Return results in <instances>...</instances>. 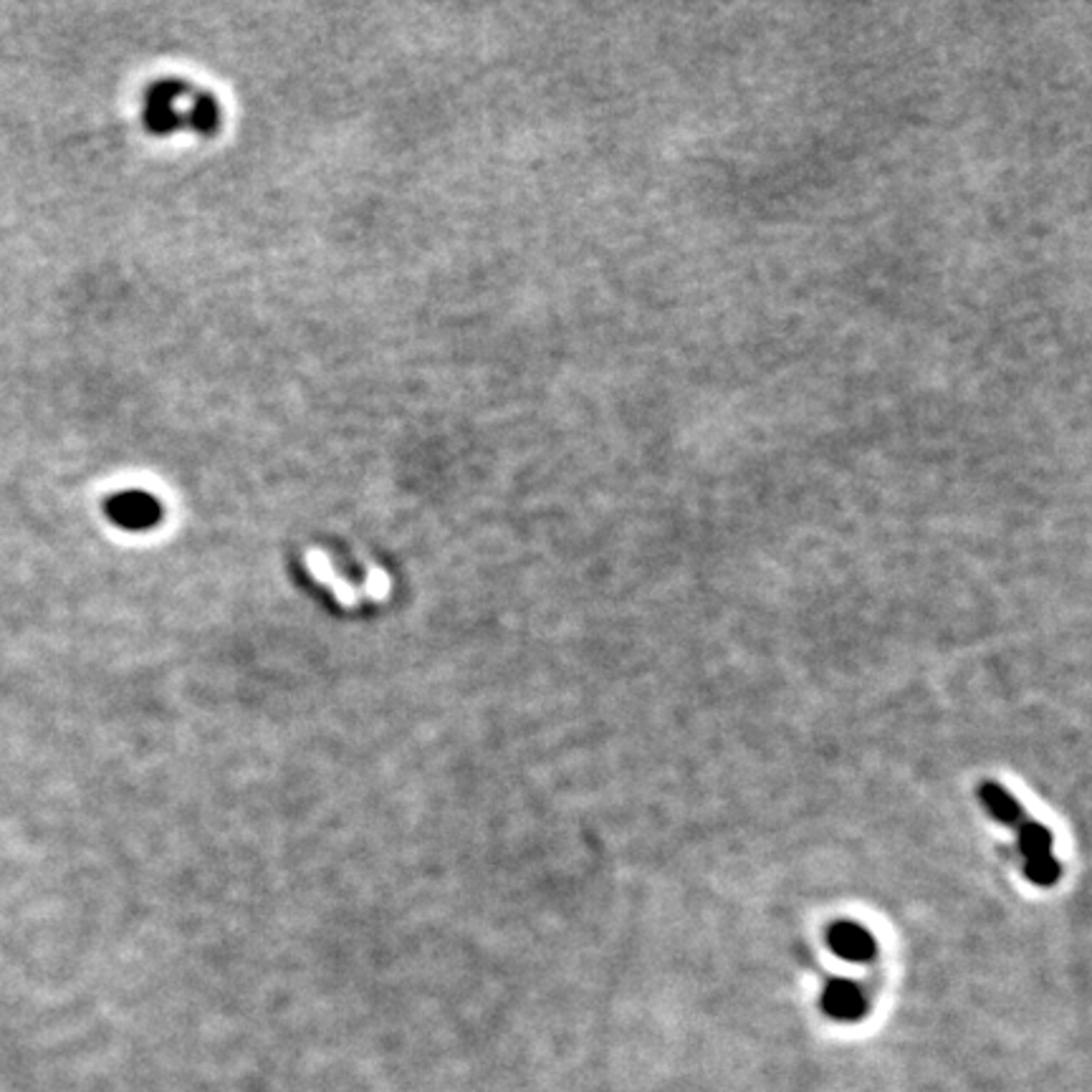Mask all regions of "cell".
<instances>
[{
    "mask_svg": "<svg viewBox=\"0 0 1092 1092\" xmlns=\"http://www.w3.org/2000/svg\"><path fill=\"white\" fill-rule=\"evenodd\" d=\"M306 569H309V574L321 587L335 595V600L344 610H354L359 602H385L392 592L390 574L380 567H369L367 582H364L362 587H354L347 577H342V574L337 572L330 554L321 552V549H309V552H306Z\"/></svg>",
    "mask_w": 1092,
    "mask_h": 1092,
    "instance_id": "6da1fadb",
    "label": "cell"
},
{
    "mask_svg": "<svg viewBox=\"0 0 1092 1092\" xmlns=\"http://www.w3.org/2000/svg\"><path fill=\"white\" fill-rule=\"evenodd\" d=\"M827 941H830L832 951H835L840 959L870 961L875 956V938L858 923H835L830 928Z\"/></svg>",
    "mask_w": 1092,
    "mask_h": 1092,
    "instance_id": "7a4b0ae2",
    "label": "cell"
},
{
    "mask_svg": "<svg viewBox=\"0 0 1092 1092\" xmlns=\"http://www.w3.org/2000/svg\"><path fill=\"white\" fill-rule=\"evenodd\" d=\"M981 799H984V804H987V810L992 812L999 822H1004V825H1021L1024 812H1021L1019 801L1011 797L1007 789H1002L994 782H984Z\"/></svg>",
    "mask_w": 1092,
    "mask_h": 1092,
    "instance_id": "277c9868",
    "label": "cell"
},
{
    "mask_svg": "<svg viewBox=\"0 0 1092 1092\" xmlns=\"http://www.w3.org/2000/svg\"><path fill=\"white\" fill-rule=\"evenodd\" d=\"M1019 849L1027 860L1052 853V835L1040 822H1021L1019 825Z\"/></svg>",
    "mask_w": 1092,
    "mask_h": 1092,
    "instance_id": "5b68a950",
    "label": "cell"
},
{
    "mask_svg": "<svg viewBox=\"0 0 1092 1092\" xmlns=\"http://www.w3.org/2000/svg\"><path fill=\"white\" fill-rule=\"evenodd\" d=\"M822 1007H825L827 1014L835 1016V1019L853 1021V1019H860V1016H863L865 997H863V992H860L858 984L844 981V978H837V981H832L830 987L825 989V997H822Z\"/></svg>",
    "mask_w": 1092,
    "mask_h": 1092,
    "instance_id": "3957f363",
    "label": "cell"
},
{
    "mask_svg": "<svg viewBox=\"0 0 1092 1092\" xmlns=\"http://www.w3.org/2000/svg\"><path fill=\"white\" fill-rule=\"evenodd\" d=\"M1027 878L1037 885H1052L1059 880V863L1050 855H1040V858H1030L1024 865Z\"/></svg>",
    "mask_w": 1092,
    "mask_h": 1092,
    "instance_id": "8992f818",
    "label": "cell"
}]
</instances>
